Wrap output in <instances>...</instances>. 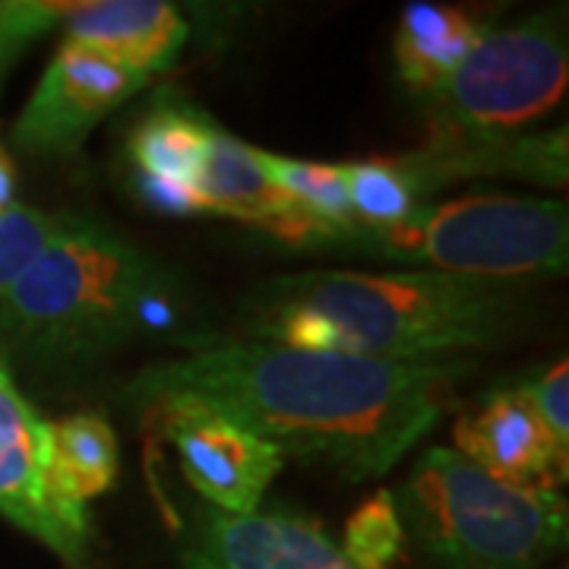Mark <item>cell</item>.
I'll use <instances>...</instances> for the list:
<instances>
[{
	"label": "cell",
	"mask_w": 569,
	"mask_h": 569,
	"mask_svg": "<svg viewBox=\"0 0 569 569\" xmlns=\"http://www.w3.org/2000/svg\"><path fill=\"white\" fill-rule=\"evenodd\" d=\"M468 361H370L279 342H200L142 367L127 402L206 408L279 456L320 462L348 481L380 478L443 415Z\"/></svg>",
	"instance_id": "1"
},
{
	"label": "cell",
	"mask_w": 569,
	"mask_h": 569,
	"mask_svg": "<svg viewBox=\"0 0 569 569\" xmlns=\"http://www.w3.org/2000/svg\"><path fill=\"white\" fill-rule=\"evenodd\" d=\"M526 284L430 269H310L260 284L244 310L257 342L370 361H449L503 346L526 317Z\"/></svg>",
	"instance_id": "2"
},
{
	"label": "cell",
	"mask_w": 569,
	"mask_h": 569,
	"mask_svg": "<svg viewBox=\"0 0 569 569\" xmlns=\"http://www.w3.org/2000/svg\"><path fill=\"white\" fill-rule=\"evenodd\" d=\"M178 291L140 247L89 216L63 212L51 244L0 307V358L80 370L171 320Z\"/></svg>",
	"instance_id": "3"
},
{
	"label": "cell",
	"mask_w": 569,
	"mask_h": 569,
	"mask_svg": "<svg viewBox=\"0 0 569 569\" xmlns=\"http://www.w3.org/2000/svg\"><path fill=\"white\" fill-rule=\"evenodd\" d=\"M396 507L433 569H541L567 545L557 488H516L447 447L415 462Z\"/></svg>",
	"instance_id": "4"
},
{
	"label": "cell",
	"mask_w": 569,
	"mask_h": 569,
	"mask_svg": "<svg viewBox=\"0 0 569 569\" xmlns=\"http://www.w3.org/2000/svg\"><path fill=\"white\" fill-rule=\"evenodd\" d=\"M329 247L380 260L425 263L430 272L519 282L567 272V206L548 197L466 193L421 203L387 228H348Z\"/></svg>",
	"instance_id": "5"
},
{
	"label": "cell",
	"mask_w": 569,
	"mask_h": 569,
	"mask_svg": "<svg viewBox=\"0 0 569 569\" xmlns=\"http://www.w3.org/2000/svg\"><path fill=\"white\" fill-rule=\"evenodd\" d=\"M567 77V36L553 17L488 29L459 70L427 92L430 146L503 140L557 108Z\"/></svg>",
	"instance_id": "6"
},
{
	"label": "cell",
	"mask_w": 569,
	"mask_h": 569,
	"mask_svg": "<svg viewBox=\"0 0 569 569\" xmlns=\"http://www.w3.org/2000/svg\"><path fill=\"white\" fill-rule=\"evenodd\" d=\"M0 516L51 550L67 569L89 563V512L48 488V421L0 358Z\"/></svg>",
	"instance_id": "7"
},
{
	"label": "cell",
	"mask_w": 569,
	"mask_h": 569,
	"mask_svg": "<svg viewBox=\"0 0 569 569\" xmlns=\"http://www.w3.org/2000/svg\"><path fill=\"white\" fill-rule=\"evenodd\" d=\"M146 86L149 77L140 70L80 41L61 39L29 102L22 104L10 140L29 156H73L111 111Z\"/></svg>",
	"instance_id": "8"
},
{
	"label": "cell",
	"mask_w": 569,
	"mask_h": 569,
	"mask_svg": "<svg viewBox=\"0 0 569 569\" xmlns=\"http://www.w3.org/2000/svg\"><path fill=\"white\" fill-rule=\"evenodd\" d=\"M152 415L162 418L187 485L216 512L250 516L260 509L266 490L282 471V456L266 440L206 408L168 406Z\"/></svg>",
	"instance_id": "9"
},
{
	"label": "cell",
	"mask_w": 569,
	"mask_h": 569,
	"mask_svg": "<svg viewBox=\"0 0 569 569\" xmlns=\"http://www.w3.org/2000/svg\"><path fill=\"white\" fill-rule=\"evenodd\" d=\"M183 569H358L320 522L284 507L250 516L206 512L183 550Z\"/></svg>",
	"instance_id": "10"
},
{
	"label": "cell",
	"mask_w": 569,
	"mask_h": 569,
	"mask_svg": "<svg viewBox=\"0 0 569 569\" xmlns=\"http://www.w3.org/2000/svg\"><path fill=\"white\" fill-rule=\"evenodd\" d=\"M452 440L462 459L516 488H557L567 478V456L550 440L522 387L490 392L456 421Z\"/></svg>",
	"instance_id": "11"
},
{
	"label": "cell",
	"mask_w": 569,
	"mask_h": 569,
	"mask_svg": "<svg viewBox=\"0 0 569 569\" xmlns=\"http://www.w3.org/2000/svg\"><path fill=\"white\" fill-rule=\"evenodd\" d=\"M197 190L203 197L206 216H228V219L253 224L284 244H329V231L323 224L307 219L279 190V183L266 174L257 149H250L219 127L212 130L209 156H206Z\"/></svg>",
	"instance_id": "12"
},
{
	"label": "cell",
	"mask_w": 569,
	"mask_h": 569,
	"mask_svg": "<svg viewBox=\"0 0 569 569\" xmlns=\"http://www.w3.org/2000/svg\"><path fill=\"white\" fill-rule=\"evenodd\" d=\"M61 26L63 39L102 51L149 80L178 61L190 39L183 13L164 0H77Z\"/></svg>",
	"instance_id": "13"
},
{
	"label": "cell",
	"mask_w": 569,
	"mask_h": 569,
	"mask_svg": "<svg viewBox=\"0 0 569 569\" xmlns=\"http://www.w3.org/2000/svg\"><path fill=\"white\" fill-rule=\"evenodd\" d=\"M216 123L200 111L162 104L149 111L127 140L130 162L137 168V193L156 212H178L200 190L209 140Z\"/></svg>",
	"instance_id": "14"
},
{
	"label": "cell",
	"mask_w": 569,
	"mask_h": 569,
	"mask_svg": "<svg viewBox=\"0 0 569 569\" xmlns=\"http://www.w3.org/2000/svg\"><path fill=\"white\" fill-rule=\"evenodd\" d=\"M415 178L421 197L468 174H512L545 187L567 183V130L522 140L459 142V146H427L421 152L399 156Z\"/></svg>",
	"instance_id": "15"
},
{
	"label": "cell",
	"mask_w": 569,
	"mask_h": 569,
	"mask_svg": "<svg viewBox=\"0 0 569 569\" xmlns=\"http://www.w3.org/2000/svg\"><path fill=\"white\" fill-rule=\"evenodd\" d=\"M488 36V26L459 7L408 3L392 36L399 77L415 92H433Z\"/></svg>",
	"instance_id": "16"
},
{
	"label": "cell",
	"mask_w": 569,
	"mask_h": 569,
	"mask_svg": "<svg viewBox=\"0 0 569 569\" xmlns=\"http://www.w3.org/2000/svg\"><path fill=\"white\" fill-rule=\"evenodd\" d=\"M118 433L99 415H67L48 421V488L67 507L86 509L118 481Z\"/></svg>",
	"instance_id": "17"
},
{
	"label": "cell",
	"mask_w": 569,
	"mask_h": 569,
	"mask_svg": "<svg viewBox=\"0 0 569 569\" xmlns=\"http://www.w3.org/2000/svg\"><path fill=\"white\" fill-rule=\"evenodd\" d=\"M257 156H260L266 174L279 183L284 197L298 206L307 219H313L329 231V244L339 234H346L348 228H355L351 206H348L346 164L301 162V159H288V156H272L263 149H257Z\"/></svg>",
	"instance_id": "18"
},
{
	"label": "cell",
	"mask_w": 569,
	"mask_h": 569,
	"mask_svg": "<svg viewBox=\"0 0 569 569\" xmlns=\"http://www.w3.org/2000/svg\"><path fill=\"white\" fill-rule=\"evenodd\" d=\"M346 183L355 228H387L402 222L425 200L402 159L348 162Z\"/></svg>",
	"instance_id": "19"
},
{
	"label": "cell",
	"mask_w": 569,
	"mask_h": 569,
	"mask_svg": "<svg viewBox=\"0 0 569 569\" xmlns=\"http://www.w3.org/2000/svg\"><path fill=\"white\" fill-rule=\"evenodd\" d=\"M402 545H406V531H402L396 497L389 490H380L348 516L339 548L351 567L389 569L392 560L402 553Z\"/></svg>",
	"instance_id": "20"
},
{
	"label": "cell",
	"mask_w": 569,
	"mask_h": 569,
	"mask_svg": "<svg viewBox=\"0 0 569 569\" xmlns=\"http://www.w3.org/2000/svg\"><path fill=\"white\" fill-rule=\"evenodd\" d=\"M61 222L63 212H44V209L22 203L10 206L0 216V307L7 305L22 272L51 244Z\"/></svg>",
	"instance_id": "21"
},
{
	"label": "cell",
	"mask_w": 569,
	"mask_h": 569,
	"mask_svg": "<svg viewBox=\"0 0 569 569\" xmlns=\"http://www.w3.org/2000/svg\"><path fill=\"white\" fill-rule=\"evenodd\" d=\"M73 3H48V0H26V3H0V73L13 63L29 41L41 39L54 22L70 17Z\"/></svg>",
	"instance_id": "22"
},
{
	"label": "cell",
	"mask_w": 569,
	"mask_h": 569,
	"mask_svg": "<svg viewBox=\"0 0 569 569\" xmlns=\"http://www.w3.org/2000/svg\"><path fill=\"white\" fill-rule=\"evenodd\" d=\"M522 392L529 396L535 415L541 418V425L550 433V440L557 449L567 456L569 452V367L567 358H560L557 365L545 367L535 380H529Z\"/></svg>",
	"instance_id": "23"
},
{
	"label": "cell",
	"mask_w": 569,
	"mask_h": 569,
	"mask_svg": "<svg viewBox=\"0 0 569 569\" xmlns=\"http://www.w3.org/2000/svg\"><path fill=\"white\" fill-rule=\"evenodd\" d=\"M17 206V162L10 156V149L0 142V216Z\"/></svg>",
	"instance_id": "24"
}]
</instances>
